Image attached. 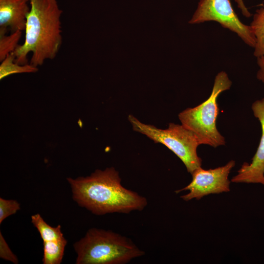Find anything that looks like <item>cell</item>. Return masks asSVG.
<instances>
[{
    "label": "cell",
    "instance_id": "5b68a950",
    "mask_svg": "<svg viewBox=\"0 0 264 264\" xmlns=\"http://www.w3.org/2000/svg\"><path fill=\"white\" fill-rule=\"evenodd\" d=\"M128 118L134 131L167 147L182 161L188 173L191 174L201 167L202 160L197 154V148L200 145L198 139L183 125L171 123L168 128L161 129L143 123L132 115L130 114Z\"/></svg>",
    "mask_w": 264,
    "mask_h": 264
},
{
    "label": "cell",
    "instance_id": "8992f818",
    "mask_svg": "<svg viewBox=\"0 0 264 264\" xmlns=\"http://www.w3.org/2000/svg\"><path fill=\"white\" fill-rule=\"evenodd\" d=\"M215 22L236 34L247 45L254 48L256 38L250 25L243 23L234 11L230 0H199L189 21L190 24Z\"/></svg>",
    "mask_w": 264,
    "mask_h": 264
},
{
    "label": "cell",
    "instance_id": "8fae6325",
    "mask_svg": "<svg viewBox=\"0 0 264 264\" xmlns=\"http://www.w3.org/2000/svg\"><path fill=\"white\" fill-rule=\"evenodd\" d=\"M66 243L65 238L57 241L44 242L43 264H60Z\"/></svg>",
    "mask_w": 264,
    "mask_h": 264
},
{
    "label": "cell",
    "instance_id": "30bf717a",
    "mask_svg": "<svg viewBox=\"0 0 264 264\" xmlns=\"http://www.w3.org/2000/svg\"><path fill=\"white\" fill-rule=\"evenodd\" d=\"M250 25L256 40L253 55L258 58L264 55V2L262 6L256 10Z\"/></svg>",
    "mask_w": 264,
    "mask_h": 264
},
{
    "label": "cell",
    "instance_id": "52a82bcc",
    "mask_svg": "<svg viewBox=\"0 0 264 264\" xmlns=\"http://www.w3.org/2000/svg\"><path fill=\"white\" fill-rule=\"evenodd\" d=\"M235 165V161L231 160L225 165L214 169L205 170L200 167L191 174V182L175 192L178 193L183 191H189L187 194L181 196L185 201L194 198L199 200L210 194L228 192L230 183L228 176Z\"/></svg>",
    "mask_w": 264,
    "mask_h": 264
},
{
    "label": "cell",
    "instance_id": "5bb4252c",
    "mask_svg": "<svg viewBox=\"0 0 264 264\" xmlns=\"http://www.w3.org/2000/svg\"><path fill=\"white\" fill-rule=\"evenodd\" d=\"M22 32L17 31L10 33L9 35L0 36V62H2L6 56L14 51L18 46Z\"/></svg>",
    "mask_w": 264,
    "mask_h": 264
},
{
    "label": "cell",
    "instance_id": "e0dca14e",
    "mask_svg": "<svg viewBox=\"0 0 264 264\" xmlns=\"http://www.w3.org/2000/svg\"><path fill=\"white\" fill-rule=\"evenodd\" d=\"M257 63L259 69L256 74V77L264 84V55L257 58Z\"/></svg>",
    "mask_w": 264,
    "mask_h": 264
},
{
    "label": "cell",
    "instance_id": "9c48e42d",
    "mask_svg": "<svg viewBox=\"0 0 264 264\" xmlns=\"http://www.w3.org/2000/svg\"><path fill=\"white\" fill-rule=\"evenodd\" d=\"M30 0H0V36L25 30Z\"/></svg>",
    "mask_w": 264,
    "mask_h": 264
},
{
    "label": "cell",
    "instance_id": "ac0fdd59",
    "mask_svg": "<svg viewBox=\"0 0 264 264\" xmlns=\"http://www.w3.org/2000/svg\"><path fill=\"white\" fill-rule=\"evenodd\" d=\"M234 0L236 3L237 7L240 10L241 13L244 17L247 18H249L252 16V14L246 7L245 4L244 3L243 0Z\"/></svg>",
    "mask_w": 264,
    "mask_h": 264
},
{
    "label": "cell",
    "instance_id": "2e32d148",
    "mask_svg": "<svg viewBox=\"0 0 264 264\" xmlns=\"http://www.w3.org/2000/svg\"><path fill=\"white\" fill-rule=\"evenodd\" d=\"M0 257L15 264L19 263L17 257L10 249L1 231H0Z\"/></svg>",
    "mask_w": 264,
    "mask_h": 264
},
{
    "label": "cell",
    "instance_id": "6da1fadb",
    "mask_svg": "<svg viewBox=\"0 0 264 264\" xmlns=\"http://www.w3.org/2000/svg\"><path fill=\"white\" fill-rule=\"evenodd\" d=\"M67 180L73 199L96 215L140 211L148 203L146 198L122 185L119 173L113 167L97 170L86 177Z\"/></svg>",
    "mask_w": 264,
    "mask_h": 264
},
{
    "label": "cell",
    "instance_id": "4fadbf2b",
    "mask_svg": "<svg viewBox=\"0 0 264 264\" xmlns=\"http://www.w3.org/2000/svg\"><path fill=\"white\" fill-rule=\"evenodd\" d=\"M31 222L38 229L43 242L57 241L65 238L60 225L55 227L50 226L39 214L31 216Z\"/></svg>",
    "mask_w": 264,
    "mask_h": 264
},
{
    "label": "cell",
    "instance_id": "3957f363",
    "mask_svg": "<svg viewBox=\"0 0 264 264\" xmlns=\"http://www.w3.org/2000/svg\"><path fill=\"white\" fill-rule=\"evenodd\" d=\"M73 246L77 264H125L145 254L130 239L95 228L88 230Z\"/></svg>",
    "mask_w": 264,
    "mask_h": 264
},
{
    "label": "cell",
    "instance_id": "7c38bea8",
    "mask_svg": "<svg viewBox=\"0 0 264 264\" xmlns=\"http://www.w3.org/2000/svg\"><path fill=\"white\" fill-rule=\"evenodd\" d=\"M0 65V79L16 73H35L38 71V67L31 64L20 65L15 62V57L12 52L8 54L1 62Z\"/></svg>",
    "mask_w": 264,
    "mask_h": 264
},
{
    "label": "cell",
    "instance_id": "277c9868",
    "mask_svg": "<svg viewBox=\"0 0 264 264\" xmlns=\"http://www.w3.org/2000/svg\"><path fill=\"white\" fill-rule=\"evenodd\" d=\"M232 81L224 71L215 76L212 90L207 99L198 106L187 108L180 112L178 118L182 125L192 131L200 145H207L214 148L224 145V137L216 127L219 113L217 98L222 92L228 90Z\"/></svg>",
    "mask_w": 264,
    "mask_h": 264
},
{
    "label": "cell",
    "instance_id": "ba28073f",
    "mask_svg": "<svg viewBox=\"0 0 264 264\" xmlns=\"http://www.w3.org/2000/svg\"><path fill=\"white\" fill-rule=\"evenodd\" d=\"M251 109L261 126L259 145L251 162L243 163L231 181L234 183H259L264 185V98L254 102Z\"/></svg>",
    "mask_w": 264,
    "mask_h": 264
},
{
    "label": "cell",
    "instance_id": "7a4b0ae2",
    "mask_svg": "<svg viewBox=\"0 0 264 264\" xmlns=\"http://www.w3.org/2000/svg\"><path fill=\"white\" fill-rule=\"evenodd\" d=\"M30 10L26 18L24 43L13 52L15 62L38 67L47 60L54 59L62 43L61 17L62 10L57 0H30Z\"/></svg>",
    "mask_w": 264,
    "mask_h": 264
},
{
    "label": "cell",
    "instance_id": "9a60e30c",
    "mask_svg": "<svg viewBox=\"0 0 264 264\" xmlns=\"http://www.w3.org/2000/svg\"><path fill=\"white\" fill-rule=\"evenodd\" d=\"M20 209L18 201L13 199L0 198V224L7 217L15 214Z\"/></svg>",
    "mask_w": 264,
    "mask_h": 264
}]
</instances>
